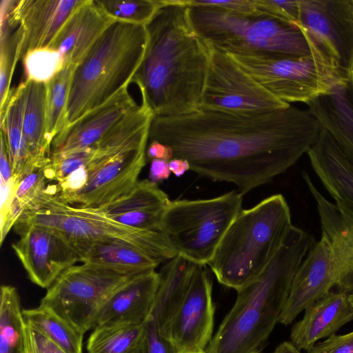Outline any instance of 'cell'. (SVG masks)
Instances as JSON below:
<instances>
[{
    "label": "cell",
    "instance_id": "cell-1",
    "mask_svg": "<svg viewBox=\"0 0 353 353\" xmlns=\"http://www.w3.org/2000/svg\"><path fill=\"white\" fill-rule=\"evenodd\" d=\"M321 129L307 110L291 105L255 114L198 110L154 116L149 141L169 145L174 158L186 159L190 170L214 181L234 183L243 195L294 165Z\"/></svg>",
    "mask_w": 353,
    "mask_h": 353
},
{
    "label": "cell",
    "instance_id": "cell-2",
    "mask_svg": "<svg viewBox=\"0 0 353 353\" xmlns=\"http://www.w3.org/2000/svg\"><path fill=\"white\" fill-rule=\"evenodd\" d=\"M145 29V52L132 80L142 103L157 117L197 111L212 47L193 28L185 1L163 0Z\"/></svg>",
    "mask_w": 353,
    "mask_h": 353
},
{
    "label": "cell",
    "instance_id": "cell-3",
    "mask_svg": "<svg viewBox=\"0 0 353 353\" xmlns=\"http://www.w3.org/2000/svg\"><path fill=\"white\" fill-rule=\"evenodd\" d=\"M315 243L292 225L277 253L262 273L237 292L205 353H262L288 300L293 279Z\"/></svg>",
    "mask_w": 353,
    "mask_h": 353
},
{
    "label": "cell",
    "instance_id": "cell-4",
    "mask_svg": "<svg viewBox=\"0 0 353 353\" xmlns=\"http://www.w3.org/2000/svg\"><path fill=\"white\" fill-rule=\"evenodd\" d=\"M292 225L290 209L281 194L242 210L208 264L218 281L237 292L254 281L274 257Z\"/></svg>",
    "mask_w": 353,
    "mask_h": 353
},
{
    "label": "cell",
    "instance_id": "cell-5",
    "mask_svg": "<svg viewBox=\"0 0 353 353\" xmlns=\"http://www.w3.org/2000/svg\"><path fill=\"white\" fill-rule=\"evenodd\" d=\"M147 43L144 26L115 21L104 32L74 69L63 129L128 87Z\"/></svg>",
    "mask_w": 353,
    "mask_h": 353
},
{
    "label": "cell",
    "instance_id": "cell-6",
    "mask_svg": "<svg viewBox=\"0 0 353 353\" xmlns=\"http://www.w3.org/2000/svg\"><path fill=\"white\" fill-rule=\"evenodd\" d=\"M30 225L54 231L74 248L90 243L115 241L131 245L161 263L177 255L163 230L135 229L107 218L97 208L72 207L58 199L53 184L48 185L34 209L23 212L14 224Z\"/></svg>",
    "mask_w": 353,
    "mask_h": 353
},
{
    "label": "cell",
    "instance_id": "cell-7",
    "mask_svg": "<svg viewBox=\"0 0 353 353\" xmlns=\"http://www.w3.org/2000/svg\"><path fill=\"white\" fill-rule=\"evenodd\" d=\"M187 6L197 34L212 48L223 52L290 56L311 54L307 39L296 24L263 12L239 13Z\"/></svg>",
    "mask_w": 353,
    "mask_h": 353
},
{
    "label": "cell",
    "instance_id": "cell-8",
    "mask_svg": "<svg viewBox=\"0 0 353 353\" xmlns=\"http://www.w3.org/2000/svg\"><path fill=\"white\" fill-rule=\"evenodd\" d=\"M242 196L232 191L208 199L171 201L162 230L177 254L198 265H208L242 210Z\"/></svg>",
    "mask_w": 353,
    "mask_h": 353
},
{
    "label": "cell",
    "instance_id": "cell-9",
    "mask_svg": "<svg viewBox=\"0 0 353 353\" xmlns=\"http://www.w3.org/2000/svg\"><path fill=\"white\" fill-rule=\"evenodd\" d=\"M228 54L270 92L290 105L304 103L307 105L347 79L313 49L306 56Z\"/></svg>",
    "mask_w": 353,
    "mask_h": 353
},
{
    "label": "cell",
    "instance_id": "cell-10",
    "mask_svg": "<svg viewBox=\"0 0 353 353\" xmlns=\"http://www.w3.org/2000/svg\"><path fill=\"white\" fill-rule=\"evenodd\" d=\"M137 274L89 263L74 265L47 289L40 305L85 334L94 328L99 312L110 296Z\"/></svg>",
    "mask_w": 353,
    "mask_h": 353
},
{
    "label": "cell",
    "instance_id": "cell-11",
    "mask_svg": "<svg viewBox=\"0 0 353 353\" xmlns=\"http://www.w3.org/2000/svg\"><path fill=\"white\" fill-rule=\"evenodd\" d=\"M290 105L261 85L230 54L212 48L199 110L255 114Z\"/></svg>",
    "mask_w": 353,
    "mask_h": 353
},
{
    "label": "cell",
    "instance_id": "cell-12",
    "mask_svg": "<svg viewBox=\"0 0 353 353\" xmlns=\"http://www.w3.org/2000/svg\"><path fill=\"white\" fill-rule=\"evenodd\" d=\"M297 26L310 49L344 77L353 72V14L350 0H299Z\"/></svg>",
    "mask_w": 353,
    "mask_h": 353
},
{
    "label": "cell",
    "instance_id": "cell-13",
    "mask_svg": "<svg viewBox=\"0 0 353 353\" xmlns=\"http://www.w3.org/2000/svg\"><path fill=\"white\" fill-rule=\"evenodd\" d=\"M204 267L198 265L195 269L165 327L160 329L157 325L174 353L205 352L212 339L215 310L212 282Z\"/></svg>",
    "mask_w": 353,
    "mask_h": 353
},
{
    "label": "cell",
    "instance_id": "cell-14",
    "mask_svg": "<svg viewBox=\"0 0 353 353\" xmlns=\"http://www.w3.org/2000/svg\"><path fill=\"white\" fill-rule=\"evenodd\" d=\"M84 0H1V17L14 31V65L30 51L49 47Z\"/></svg>",
    "mask_w": 353,
    "mask_h": 353
},
{
    "label": "cell",
    "instance_id": "cell-15",
    "mask_svg": "<svg viewBox=\"0 0 353 353\" xmlns=\"http://www.w3.org/2000/svg\"><path fill=\"white\" fill-rule=\"evenodd\" d=\"M146 148L124 150L92 161L85 168L87 179L79 190L57 196L75 208H97L129 192L145 165Z\"/></svg>",
    "mask_w": 353,
    "mask_h": 353
},
{
    "label": "cell",
    "instance_id": "cell-16",
    "mask_svg": "<svg viewBox=\"0 0 353 353\" xmlns=\"http://www.w3.org/2000/svg\"><path fill=\"white\" fill-rule=\"evenodd\" d=\"M19 236L12 245L29 279L49 288L67 269L81 262L77 250L54 231L39 225H14Z\"/></svg>",
    "mask_w": 353,
    "mask_h": 353
},
{
    "label": "cell",
    "instance_id": "cell-17",
    "mask_svg": "<svg viewBox=\"0 0 353 353\" xmlns=\"http://www.w3.org/2000/svg\"><path fill=\"white\" fill-rule=\"evenodd\" d=\"M336 279L330 244L321 234L296 272L278 322L290 324L307 307L330 292L336 286Z\"/></svg>",
    "mask_w": 353,
    "mask_h": 353
},
{
    "label": "cell",
    "instance_id": "cell-18",
    "mask_svg": "<svg viewBox=\"0 0 353 353\" xmlns=\"http://www.w3.org/2000/svg\"><path fill=\"white\" fill-rule=\"evenodd\" d=\"M137 105L128 88L123 89L61 130L52 142L50 159L96 146L112 125Z\"/></svg>",
    "mask_w": 353,
    "mask_h": 353
},
{
    "label": "cell",
    "instance_id": "cell-19",
    "mask_svg": "<svg viewBox=\"0 0 353 353\" xmlns=\"http://www.w3.org/2000/svg\"><path fill=\"white\" fill-rule=\"evenodd\" d=\"M159 280L155 270L135 275L105 303L95 319L94 328L146 323L154 308Z\"/></svg>",
    "mask_w": 353,
    "mask_h": 353
},
{
    "label": "cell",
    "instance_id": "cell-20",
    "mask_svg": "<svg viewBox=\"0 0 353 353\" xmlns=\"http://www.w3.org/2000/svg\"><path fill=\"white\" fill-rule=\"evenodd\" d=\"M303 179L316 203L321 234L327 240L336 272L337 291L353 293V229L336 203L328 201L316 188L307 172Z\"/></svg>",
    "mask_w": 353,
    "mask_h": 353
},
{
    "label": "cell",
    "instance_id": "cell-21",
    "mask_svg": "<svg viewBox=\"0 0 353 353\" xmlns=\"http://www.w3.org/2000/svg\"><path fill=\"white\" fill-rule=\"evenodd\" d=\"M171 201L157 183L138 181L126 194L97 209L107 218L142 230H163L162 222Z\"/></svg>",
    "mask_w": 353,
    "mask_h": 353
},
{
    "label": "cell",
    "instance_id": "cell-22",
    "mask_svg": "<svg viewBox=\"0 0 353 353\" xmlns=\"http://www.w3.org/2000/svg\"><path fill=\"white\" fill-rule=\"evenodd\" d=\"M115 21L97 0H84L65 21L49 47L61 54L65 66H77Z\"/></svg>",
    "mask_w": 353,
    "mask_h": 353
},
{
    "label": "cell",
    "instance_id": "cell-23",
    "mask_svg": "<svg viewBox=\"0 0 353 353\" xmlns=\"http://www.w3.org/2000/svg\"><path fill=\"white\" fill-rule=\"evenodd\" d=\"M304 311L302 319L291 329L290 342L306 352L353 320V307L348 294L339 291H330Z\"/></svg>",
    "mask_w": 353,
    "mask_h": 353
},
{
    "label": "cell",
    "instance_id": "cell-24",
    "mask_svg": "<svg viewBox=\"0 0 353 353\" xmlns=\"http://www.w3.org/2000/svg\"><path fill=\"white\" fill-rule=\"evenodd\" d=\"M307 106L353 164V72Z\"/></svg>",
    "mask_w": 353,
    "mask_h": 353
},
{
    "label": "cell",
    "instance_id": "cell-25",
    "mask_svg": "<svg viewBox=\"0 0 353 353\" xmlns=\"http://www.w3.org/2000/svg\"><path fill=\"white\" fill-rule=\"evenodd\" d=\"M307 154L313 171L334 201L353 205V164L325 130L321 129Z\"/></svg>",
    "mask_w": 353,
    "mask_h": 353
},
{
    "label": "cell",
    "instance_id": "cell-26",
    "mask_svg": "<svg viewBox=\"0 0 353 353\" xmlns=\"http://www.w3.org/2000/svg\"><path fill=\"white\" fill-rule=\"evenodd\" d=\"M23 133L37 169L51 162V144L46 137V84L26 79Z\"/></svg>",
    "mask_w": 353,
    "mask_h": 353
},
{
    "label": "cell",
    "instance_id": "cell-27",
    "mask_svg": "<svg viewBox=\"0 0 353 353\" xmlns=\"http://www.w3.org/2000/svg\"><path fill=\"white\" fill-rule=\"evenodd\" d=\"M26 85L21 82L12 90L6 107L0 114L1 134L3 135L14 177L17 183L37 170L33 164L23 133V117Z\"/></svg>",
    "mask_w": 353,
    "mask_h": 353
},
{
    "label": "cell",
    "instance_id": "cell-28",
    "mask_svg": "<svg viewBox=\"0 0 353 353\" xmlns=\"http://www.w3.org/2000/svg\"><path fill=\"white\" fill-rule=\"evenodd\" d=\"M81 263L105 266L130 274L155 270L161 263L142 250L122 242H102L74 248Z\"/></svg>",
    "mask_w": 353,
    "mask_h": 353
},
{
    "label": "cell",
    "instance_id": "cell-29",
    "mask_svg": "<svg viewBox=\"0 0 353 353\" xmlns=\"http://www.w3.org/2000/svg\"><path fill=\"white\" fill-rule=\"evenodd\" d=\"M92 330L88 353H148L146 323L104 325Z\"/></svg>",
    "mask_w": 353,
    "mask_h": 353
},
{
    "label": "cell",
    "instance_id": "cell-30",
    "mask_svg": "<svg viewBox=\"0 0 353 353\" xmlns=\"http://www.w3.org/2000/svg\"><path fill=\"white\" fill-rule=\"evenodd\" d=\"M24 323L35 329L66 353H82L84 334L50 308L22 310Z\"/></svg>",
    "mask_w": 353,
    "mask_h": 353
},
{
    "label": "cell",
    "instance_id": "cell-31",
    "mask_svg": "<svg viewBox=\"0 0 353 353\" xmlns=\"http://www.w3.org/2000/svg\"><path fill=\"white\" fill-rule=\"evenodd\" d=\"M17 289L3 285L0 291V353H24V320Z\"/></svg>",
    "mask_w": 353,
    "mask_h": 353
},
{
    "label": "cell",
    "instance_id": "cell-32",
    "mask_svg": "<svg viewBox=\"0 0 353 353\" xmlns=\"http://www.w3.org/2000/svg\"><path fill=\"white\" fill-rule=\"evenodd\" d=\"M76 66L68 65L46 84V137L52 145L64 128V117Z\"/></svg>",
    "mask_w": 353,
    "mask_h": 353
},
{
    "label": "cell",
    "instance_id": "cell-33",
    "mask_svg": "<svg viewBox=\"0 0 353 353\" xmlns=\"http://www.w3.org/2000/svg\"><path fill=\"white\" fill-rule=\"evenodd\" d=\"M97 2L115 21L145 26L163 0H97Z\"/></svg>",
    "mask_w": 353,
    "mask_h": 353
},
{
    "label": "cell",
    "instance_id": "cell-34",
    "mask_svg": "<svg viewBox=\"0 0 353 353\" xmlns=\"http://www.w3.org/2000/svg\"><path fill=\"white\" fill-rule=\"evenodd\" d=\"M27 80L47 83L65 66L61 54L50 47L28 52L22 59Z\"/></svg>",
    "mask_w": 353,
    "mask_h": 353
},
{
    "label": "cell",
    "instance_id": "cell-35",
    "mask_svg": "<svg viewBox=\"0 0 353 353\" xmlns=\"http://www.w3.org/2000/svg\"><path fill=\"white\" fill-rule=\"evenodd\" d=\"M263 12L297 24L299 16V0H258Z\"/></svg>",
    "mask_w": 353,
    "mask_h": 353
},
{
    "label": "cell",
    "instance_id": "cell-36",
    "mask_svg": "<svg viewBox=\"0 0 353 353\" xmlns=\"http://www.w3.org/2000/svg\"><path fill=\"white\" fill-rule=\"evenodd\" d=\"M187 5L216 8L239 13L261 12L258 0H184ZM264 13V12H263Z\"/></svg>",
    "mask_w": 353,
    "mask_h": 353
},
{
    "label": "cell",
    "instance_id": "cell-37",
    "mask_svg": "<svg viewBox=\"0 0 353 353\" xmlns=\"http://www.w3.org/2000/svg\"><path fill=\"white\" fill-rule=\"evenodd\" d=\"M24 353H66L32 327L24 325Z\"/></svg>",
    "mask_w": 353,
    "mask_h": 353
},
{
    "label": "cell",
    "instance_id": "cell-38",
    "mask_svg": "<svg viewBox=\"0 0 353 353\" xmlns=\"http://www.w3.org/2000/svg\"><path fill=\"white\" fill-rule=\"evenodd\" d=\"M307 353H353V331L334 334L316 343Z\"/></svg>",
    "mask_w": 353,
    "mask_h": 353
},
{
    "label": "cell",
    "instance_id": "cell-39",
    "mask_svg": "<svg viewBox=\"0 0 353 353\" xmlns=\"http://www.w3.org/2000/svg\"><path fill=\"white\" fill-rule=\"evenodd\" d=\"M148 353H174L169 342L160 332L154 317L146 323Z\"/></svg>",
    "mask_w": 353,
    "mask_h": 353
},
{
    "label": "cell",
    "instance_id": "cell-40",
    "mask_svg": "<svg viewBox=\"0 0 353 353\" xmlns=\"http://www.w3.org/2000/svg\"><path fill=\"white\" fill-rule=\"evenodd\" d=\"M169 168V161L163 159H152L149 172V180L153 183H158L168 179L171 174Z\"/></svg>",
    "mask_w": 353,
    "mask_h": 353
},
{
    "label": "cell",
    "instance_id": "cell-41",
    "mask_svg": "<svg viewBox=\"0 0 353 353\" xmlns=\"http://www.w3.org/2000/svg\"><path fill=\"white\" fill-rule=\"evenodd\" d=\"M149 145L146 150V156L151 160L163 159L170 161L174 158L172 148L164 143L155 140L149 141Z\"/></svg>",
    "mask_w": 353,
    "mask_h": 353
},
{
    "label": "cell",
    "instance_id": "cell-42",
    "mask_svg": "<svg viewBox=\"0 0 353 353\" xmlns=\"http://www.w3.org/2000/svg\"><path fill=\"white\" fill-rule=\"evenodd\" d=\"M0 176L1 181L6 183H8L14 179L6 142L1 134L0 150Z\"/></svg>",
    "mask_w": 353,
    "mask_h": 353
},
{
    "label": "cell",
    "instance_id": "cell-43",
    "mask_svg": "<svg viewBox=\"0 0 353 353\" xmlns=\"http://www.w3.org/2000/svg\"><path fill=\"white\" fill-rule=\"evenodd\" d=\"M169 168L172 173L179 177L190 170L189 162L184 159L173 158L169 161Z\"/></svg>",
    "mask_w": 353,
    "mask_h": 353
},
{
    "label": "cell",
    "instance_id": "cell-44",
    "mask_svg": "<svg viewBox=\"0 0 353 353\" xmlns=\"http://www.w3.org/2000/svg\"><path fill=\"white\" fill-rule=\"evenodd\" d=\"M344 219L353 229V205L343 203L340 201H335Z\"/></svg>",
    "mask_w": 353,
    "mask_h": 353
},
{
    "label": "cell",
    "instance_id": "cell-45",
    "mask_svg": "<svg viewBox=\"0 0 353 353\" xmlns=\"http://www.w3.org/2000/svg\"><path fill=\"white\" fill-rule=\"evenodd\" d=\"M273 353H301L291 342L284 341L279 345Z\"/></svg>",
    "mask_w": 353,
    "mask_h": 353
},
{
    "label": "cell",
    "instance_id": "cell-46",
    "mask_svg": "<svg viewBox=\"0 0 353 353\" xmlns=\"http://www.w3.org/2000/svg\"><path fill=\"white\" fill-rule=\"evenodd\" d=\"M348 299H349L350 303L352 304V305L353 307V293L348 295Z\"/></svg>",
    "mask_w": 353,
    "mask_h": 353
},
{
    "label": "cell",
    "instance_id": "cell-47",
    "mask_svg": "<svg viewBox=\"0 0 353 353\" xmlns=\"http://www.w3.org/2000/svg\"><path fill=\"white\" fill-rule=\"evenodd\" d=\"M350 4H351V8H352V14H353V0H350Z\"/></svg>",
    "mask_w": 353,
    "mask_h": 353
},
{
    "label": "cell",
    "instance_id": "cell-48",
    "mask_svg": "<svg viewBox=\"0 0 353 353\" xmlns=\"http://www.w3.org/2000/svg\"><path fill=\"white\" fill-rule=\"evenodd\" d=\"M187 353H205V352H187Z\"/></svg>",
    "mask_w": 353,
    "mask_h": 353
}]
</instances>
